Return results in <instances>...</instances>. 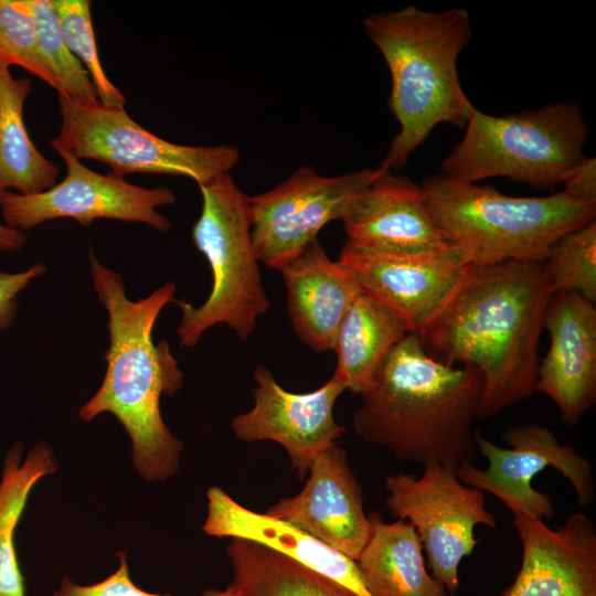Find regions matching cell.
Segmentation results:
<instances>
[{"instance_id": "obj_21", "label": "cell", "mask_w": 596, "mask_h": 596, "mask_svg": "<svg viewBox=\"0 0 596 596\" xmlns=\"http://www.w3.org/2000/svg\"><path fill=\"white\" fill-rule=\"evenodd\" d=\"M404 321L362 288L350 302L337 330L332 379L361 394L391 352L409 334Z\"/></svg>"}, {"instance_id": "obj_33", "label": "cell", "mask_w": 596, "mask_h": 596, "mask_svg": "<svg viewBox=\"0 0 596 596\" xmlns=\"http://www.w3.org/2000/svg\"><path fill=\"white\" fill-rule=\"evenodd\" d=\"M28 241L25 232L14 230L0 223V252H14L21 249Z\"/></svg>"}, {"instance_id": "obj_14", "label": "cell", "mask_w": 596, "mask_h": 596, "mask_svg": "<svg viewBox=\"0 0 596 596\" xmlns=\"http://www.w3.org/2000/svg\"><path fill=\"white\" fill-rule=\"evenodd\" d=\"M254 380V405L232 419V430L243 441L269 440L281 445L292 471L302 479L315 457L345 432L333 416L336 402L345 386L331 377L312 392H288L262 364L255 368Z\"/></svg>"}, {"instance_id": "obj_28", "label": "cell", "mask_w": 596, "mask_h": 596, "mask_svg": "<svg viewBox=\"0 0 596 596\" xmlns=\"http://www.w3.org/2000/svg\"><path fill=\"white\" fill-rule=\"evenodd\" d=\"M64 40L87 71L100 105L125 107L126 97L106 75L97 53L89 0H52Z\"/></svg>"}, {"instance_id": "obj_16", "label": "cell", "mask_w": 596, "mask_h": 596, "mask_svg": "<svg viewBox=\"0 0 596 596\" xmlns=\"http://www.w3.org/2000/svg\"><path fill=\"white\" fill-rule=\"evenodd\" d=\"M512 515L522 560L499 596H596V526L588 515L572 512L556 529L520 512Z\"/></svg>"}, {"instance_id": "obj_12", "label": "cell", "mask_w": 596, "mask_h": 596, "mask_svg": "<svg viewBox=\"0 0 596 596\" xmlns=\"http://www.w3.org/2000/svg\"><path fill=\"white\" fill-rule=\"evenodd\" d=\"M54 150L66 166L64 179L36 194L8 191L0 209L9 227L26 232L54 219H72L82 226H89L98 219L143 223L160 233L171 227L170 220L158 212L159 207L175 202L170 188L136 185L119 172L99 173L70 151Z\"/></svg>"}, {"instance_id": "obj_11", "label": "cell", "mask_w": 596, "mask_h": 596, "mask_svg": "<svg viewBox=\"0 0 596 596\" xmlns=\"http://www.w3.org/2000/svg\"><path fill=\"white\" fill-rule=\"evenodd\" d=\"M386 170L381 167L322 175L310 166L251 198L252 241L258 262L279 270L319 231L348 214L360 194Z\"/></svg>"}, {"instance_id": "obj_2", "label": "cell", "mask_w": 596, "mask_h": 596, "mask_svg": "<svg viewBox=\"0 0 596 596\" xmlns=\"http://www.w3.org/2000/svg\"><path fill=\"white\" fill-rule=\"evenodd\" d=\"M88 262L94 289L108 313L109 347L104 380L78 417L89 422L113 414L131 440L138 475L148 481L166 480L179 469L183 443L166 426L160 397L181 389L183 373L169 343H155L152 331L161 310L177 300L175 284L167 281L149 296L131 300L121 275L102 264L92 249Z\"/></svg>"}, {"instance_id": "obj_4", "label": "cell", "mask_w": 596, "mask_h": 596, "mask_svg": "<svg viewBox=\"0 0 596 596\" xmlns=\"http://www.w3.org/2000/svg\"><path fill=\"white\" fill-rule=\"evenodd\" d=\"M369 40L391 75L387 106L400 124L379 167L400 170L441 123L465 128L476 109L458 74V58L472 30L464 8L426 11L415 4L363 20Z\"/></svg>"}, {"instance_id": "obj_26", "label": "cell", "mask_w": 596, "mask_h": 596, "mask_svg": "<svg viewBox=\"0 0 596 596\" xmlns=\"http://www.w3.org/2000/svg\"><path fill=\"white\" fill-rule=\"evenodd\" d=\"M33 15L41 55L58 83L57 95L77 104H100L95 86L82 63L68 49L52 0H26Z\"/></svg>"}, {"instance_id": "obj_7", "label": "cell", "mask_w": 596, "mask_h": 596, "mask_svg": "<svg viewBox=\"0 0 596 596\" xmlns=\"http://www.w3.org/2000/svg\"><path fill=\"white\" fill-rule=\"evenodd\" d=\"M199 189L202 209L191 238L209 263L212 288L199 307L175 300L181 310L180 345L194 347L215 324H226L246 341L270 306L253 247L251 196L230 173Z\"/></svg>"}, {"instance_id": "obj_24", "label": "cell", "mask_w": 596, "mask_h": 596, "mask_svg": "<svg viewBox=\"0 0 596 596\" xmlns=\"http://www.w3.org/2000/svg\"><path fill=\"white\" fill-rule=\"evenodd\" d=\"M57 469L56 457L44 441L35 443L25 455L23 443L15 441L4 456L0 479V596H25L14 532L34 486Z\"/></svg>"}, {"instance_id": "obj_6", "label": "cell", "mask_w": 596, "mask_h": 596, "mask_svg": "<svg viewBox=\"0 0 596 596\" xmlns=\"http://www.w3.org/2000/svg\"><path fill=\"white\" fill-rule=\"evenodd\" d=\"M587 123L573 100L505 116L472 111L461 140L440 164L441 173L466 183L505 177L554 191L585 159Z\"/></svg>"}, {"instance_id": "obj_23", "label": "cell", "mask_w": 596, "mask_h": 596, "mask_svg": "<svg viewBox=\"0 0 596 596\" xmlns=\"http://www.w3.org/2000/svg\"><path fill=\"white\" fill-rule=\"evenodd\" d=\"M32 91L28 77H14L0 61V204L8 191L36 194L57 183L60 168L30 138L23 107Z\"/></svg>"}, {"instance_id": "obj_9", "label": "cell", "mask_w": 596, "mask_h": 596, "mask_svg": "<svg viewBox=\"0 0 596 596\" xmlns=\"http://www.w3.org/2000/svg\"><path fill=\"white\" fill-rule=\"evenodd\" d=\"M385 488L387 509L414 526L430 574L455 595L460 585L459 564L479 543L475 528L497 526L494 514L486 507L485 492L465 485L456 469L438 462L426 464L421 477L389 475Z\"/></svg>"}, {"instance_id": "obj_31", "label": "cell", "mask_w": 596, "mask_h": 596, "mask_svg": "<svg viewBox=\"0 0 596 596\" xmlns=\"http://www.w3.org/2000/svg\"><path fill=\"white\" fill-rule=\"evenodd\" d=\"M45 272L46 266L43 263L17 273L0 272V332L13 324L19 294Z\"/></svg>"}, {"instance_id": "obj_25", "label": "cell", "mask_w": 596, "mask_h": 596, "mask_svg": "<svg viewBox=\"0 0 596 596\" xmlns=\"http://www.w3.org/2000/svg\"><path fill=\"white\" fill-rule=\"evenodd\" d=\"M231 540L226 554L233 573L232 596H356L264 545Z\"/></svg>"}, {"instance_id": "obj_5", "label": "cell", "mask_w": 596, "mask_h": 596, "mask_svg": "<svg viewBox=\"0 0 596 596\" xmlns=\"http://www.w3.org/2000/svg\"><path fill=\"white\" fill-rule=\"evenodd\" d=\"M419 188L448 243L461 248L473 266L542 263L556 240L596 220V203L563 190L547 196H510L441 172L424 179Z\"/></svg>"}, {"instance_id": "obj_29", "label": "cell", "mask_w": 596, "mask_h": 596, "mask_svg": "<svg viewBox=\"0 0 596 596\" xmlns=\"http://www.w3.org/2000/svg\"><path fill=\"white\" fill-rule=\"evenodd\" d=\"M0 61L22 67L58 93V83L41 55L26 0H0Z\"/></svg>"}, {"instance_id": "obj_20", "label": "cell", "mask_w": 596, "mask_h": 596, "mask_svg": "<svg viewBox=\"0 0 596 596\" xmlns=\"http://www.w3.org/2000/svg\"><path fill=\"white\" fill-rule=\"evenodd\" d=\"M279 272L295 333L313 351H332L339 324L360 286L338 259L329 257L318 240Z\"/></svg>"}, {"instance_id": "obj_19", "label": "cell", "mask_w": 596, "mask_h": 596, "mask_svg": "<svg viewBox=\"0 0 596 596\" xmlns=\"http://www.w3.org/2000/svg\"><path fill=\"white\" fill-rule=\"evenodd\" d=\"M206 500L207 512L202 531L207 535L258 543L327 577L356 596H372L354 560L300 528L240 504L217 486L209 488Z\"/></svg>"}, {"instance_id": "obj_8", "label": "cell", "mask_w": 596, "mask_h": 596, "mask_svg": "<svg viewBox=\"0 0 596 596\" xmlns=\"http://www.w3.org/2000/svg\"><path fill=\"white\" fill-rule=\"evenodd\" d=\"M62 124L50 146L79 160H96L121 174L187 177L198 185L228 174L240 161L233 145L185 146L164 140L137 124L125 107L85 106L57 95Z\"/></svg>"}, {"instance_id": "obj_13", "label": "cell", "mask_w": 596, "mask_h": 596, "mask_svg": "<svg viewBox=\"0 0 596 596\" xmlns=\"http://www.w3.org/2000/svg\"><path fill=\"white\" fill-rule=\"evenodd\" d=\"M338 262L418 337L443 315L473 269L466 253L454 245L424 255H393L344 244Z\"/></svg>"}, {"instance_id": "obj_22", "label": "cell", "mask_w": 596, "mask_h": 596, "mask_svg": "<svg viewBox=\"0 0 596 596\" xmlns=\"http://www.w3.org/2000/svg\"><path fill=\"white\" fill-rule=\"evenodd\" d=\"M368 517L372 533L355 562L372 596H454L428 572L409 522L386 523L376 512Z\"/></svg>"}, {"instance_id": "obj_32", "label": "cell", "mask_w": 596, "mask_h": 596, "mask_svg": "<svg viewBox=\"0 0 596 596\" xmlns=\"http://www.w3.org/2000/svg\"><path fill=\"white\" fill-rule=\"evenodd\" d=\"M564 189L571 196L596 203V160L585 157L566 177Z\"/></svg>"}, {"instance_id": "obj_18", "label": "cell", "mask_w": 596, "mask_h": 596, "mask_svg": "<svg viewBox=\"0 0 596 596\" xmlns=\"http://www.w3.org/2000/svg\"><path fill=\"white\" fill-rule=\"evenodd\" d=\"M344 244L368 253L424 255L450 246L436 224L419 184L382 172L342 219Z\"/></svg>"}, {"instance_id": "obj_3", "label": "cell", "mask_w": 596, "mask_h": 596, "mask_svg": "<svg viewBox=\"0 0 596 596\" xmlns=\"http://www.w3.org/2000/svg\"><path fill=\"white\" fill-rule=\"evenodd\" d=\"M482 387L477 369L433 359L409 333L360 394L352 425L364 441L398 460L457 469L477 451L472 422Z\"/></svg>"}, {"instance_id": "obj_15", "label": "cell", "mask_w": 596, "mask_h": 596, "mask_svg": "<svg viewBox=\"0 0 596 596\" xmlns=\"http://www.w3.org/2000/svg\"><path fill=\"white\" fill-rule=\"evenodd\" d=\"M302 490L265 513L287 521L356 561L372 533L361 485L337 443L315 457Z\"/></svg>"}, {"instance_id": "obj_17", "label": "cell", "mask_w": 596, "mask_h": 596, "mask_svg": "<svg viewBox=\"0 0 596 596\" xmlns=\"http://www.w3.org/2000/svg\"><path fill=\"white\" fill-rule=\"evenodd\" d=\"M544 330L550 347L539 361L534 390L549 396L570 426L596 403V307L576 292H554Z\"/></svg>"}, {"instance_id": "obj_10", "label": "cell", "mask_w": 596, "mask_h": 596, "mask_svg": "<svg viewBox=\"0 0 596 596\" xmlns=\"http://www.w3.org/2000/svg\"><path fill=\"white\" fill-rule=\"evenodd\" d=\"M477 450L487 459L486 469L465 460L456 469L467 486L497 497L510 511L538 520L554 514L551 499L532 487L533 478L546 468H554L573 487L577 504H592L596 486L590 462L571 446L560 444L554 433L542 425L517 424L501 434L508 448L498 446L479 430L473 433Z\"/></svg>"}, {"instance_id": "obj_1", "label": "cell", "mask_w": 596, "mask_h": 596, "mask_svg": "<svg viewBox=\"0 0 596 596\" xmlns=\"http://www.w3.org/2000/svg\"><path fill=\"white\" fill-rule=\"evenodd\" d=\"M552 295L541 263L473 266L443 315L417 336L433 359L481 373L477 418L496 416L535 391L540 338Z\"/></svg>"}, {"instance_id": "obj_27", "label": "cell", "mask_w": 596, "mask_h": 596, "mask_svg": "<svg viewBox=\"0 0 596 596\" xmlns=\"http://www.w3.org/2000/svg\"><path fill=\"white\" fill-rule=\"evenodd\" d=\"M554 292H576L596 302V220L556 240L541 263Z\"/></svg>"}, {"instance_id": "obj_30", "label": "cell", "mask_w": 596, "mask_h": 596, "mask_svg": "<svg viewBox=\"0 0 596 596\" xmlns=\"http://www.w3.org/2000/svg\"><path fill=\"white\" fill-rule=\"evenodd\" d=\"M117 557L118 567L103 581L81 585L64 577L52 596H169L149 593L135 585L130 577L127 555L117 553ZM201 596H232V590L228 586L225 589H207Z\"/></svg>"}]
</instances>
